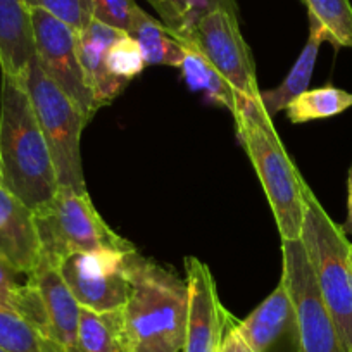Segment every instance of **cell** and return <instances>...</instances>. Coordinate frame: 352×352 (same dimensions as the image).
Wrapping results in <instances>:
<instances>
[{"label": "cell", "mask_w": 352, "mask_h": 352, "mask_svg": "<svg viewBox=\"0 0 352 352\" xmlns=\"http://www.w3.org/2000/svg\"><path fill=\"white\" fill-rule=\"evenodd\" d=\"M0 184L30 209L43 208L59 190L56 168L23 78L2 73Z\"/></svg>", "instance_id": "1"}, {"label": "cell", "mask_w": 352, "mask_h": 352, "mask_svg": "<svg viewBox=\"0 0 352 352\" xmlns=\"http://www.w3.org/2000/svg\"><path fill=\"white\" fill-rule=\"evenodd\" d=\"M123 307L130 352H180L187 324V283L135 250Z\"/></svg>", "instance_id": "2"}, {"label": "cell", "mask_w": 352, "mask_h": 352, "mask_svg": "<svg viewBox=\"0 0 352 352\" xmlns=\"http://www.w3.org/2000/svg\"><path fill=\"white\" fill-rule=\"evenodd\" d=\"M233 118L240 142L268 197L280 236L282 240L300 239L309 187L280 142L273 120L264 113L259 100L243 96Z\"/></svg>", "instance_id": "3"}, {"label": "cell", "mask_w": 352, "mask_h": 352, "mask_svg": "<svg viewBox=\"0 0 352 352\" xmlns=\"http://www.w3.org/2000/svg\"><path fill=\"white\" fill-rule=\"evenodd\" d=\"M300 242L342 342L352 352V243L311 188L306 194Z\"/></svg>", "instance_id": "4"}, {"label": "cell", "mask_w": 352, "mask_h": 352, "mask_svg": "<svg viewBox=\"0 0 352 352\" xmlns=\"http://www.w3.org/2000/svg\"><path fill=\"white\" fill-rule=\"evenodd\" d=\"M42 257L59 266L74 252H130L133 243L118 235L102 219L88 192L59 187L52 201L35 211Z\"/></svg>", "instance_id": "5"}, {"label": "cell", "mask_w": 352, "mask_h": 352, "mask_svg": "<svg viewBox=\"0 0 352 352\" xmlns=\"http://www.w3.org/2000/svg\"><path fill=\"white\" fill-rule=\"evenodd\" d=\"M25 85L49 145L59 187L85 194L87 184L81 162V131L88 124L87 120L69 97L47 76L36 56L30 60Z\"/></svg>", "instance_id": "6"}, {"label": "cell", "mask_w": 352, "mask_h": 352, "mask_svg": "<svg viewBox=\"0 0 352 352\" xmlns=\"http://www.w3.org/2000/svg\"><path fill=\"white\" fill-rule=\"evenodd\" d=\"M282 282L289 289L296 314L299 352H347L333 318L321 297L300 239L282 240Z\"/></svg>", "instance_id": "7"}, {"label": "cell", "mask_w": 352, "mask_h": 352, "mask_svg": "<svg viewBox=\"0 0 352 352\" xmlns=\"http://www.w3.org/2000/svg\"><path fill=\"white\" fill-rule=\"evenodd\" d=\"M30 16L40 66L90 123L100 106L81 64L78 33L42 9L30 8Z\"/></svg>", "instance_id": "8"}, {"label": "cell", "mask_w": 352, "mask_h": 352, "mask_svg": "<svg viewBox=\"0 0 352 352\" xmlns=\"http://www.w3.org/2000/svg\"><path fill=\"white\" fill-rule=\"evenodd\" d=\"M130 252H74L59 263L64 282L78 304L94 311L123 309L130 297Z\"/></svg>", "instance_id": "9"}, {"label": "cell", "mask_w": 352, "mask_h": 352, "mask_svg": "<svg viewBox=\"0 0 352 352\" xmlns=\"http://www.w3.org/2000/svg\"><path fill=\"white\" fill-rule=\"evenodd\" d=\"M185 42L194 43L240 96L259 100L256 64L240 32L239 14L226 9L208 12Z\"/></svg>", "instance_id": "10"}, {"label": "cell", "mask_w": 352, "mask_h": 352, "mask_svg": "<svg viewBox=\"0 0 352 352\" xmlns=\"http://www.w3.org/2000/svg\"><path fill=\"white\" fill-rule=\"evenodd\" d=\"M185 273L188 300L184 352H219L232 314L219 300L208 264L197 257H187Z\"/></svg>", "instance_id": "11"}, {"label": "cell", "mask_w": 352, "mask_h": 352, "mask_svg": "<svg viewBox=\"0 0 352 352\" xmlns=\"http://www.w3.org/2000/svg\"><path fill=\"white\" fill-rule=\"evenodd\" d=\"M0 257L18 275L30 276L42 261L35 211L0 184Z\"/></svg>", "instance_id": "12"}, {"label": "cell", "mask_w": 352, "mask_h": 352, "mask_svg": "<svg viewBox=\"0 0 352 352\" xmlns=\"http://www.w3.org/2000/svg\"><path fill=\"white\" fill-rule=\"evenodd\" d=\"M28 282L35 285L42 299L49 340L63 349L76 347L80 304L64 282L59 266L42 257L35 272L28 276Z\"/></svg>", "instance_id": "13"}, {"label": "cell", "mask_w": 352, "mask_h": 352, "mask_svg": "<svg viewBox=\"0 0 352 352\" xmlns=\"http://www.w3.org/2000/svg\"><path fill=\"white\" fill-rule=\"evenodd\" d=\"M124 32L92 19L90 25L78 33V52L87 73L88 83L100 107L111 104L128 85V81L114 76L107 66V52Z\"/></svg>", "instance_id": "14"}, {"label": "cell", "mask_w": 352, "mask_h": 352, "mask_svg": "<svg viewBox=\"0 0 352 352\" xmlns=\"http://www.w3.org/2000/svg\"><path fill=\"white\" fill-rule=\"evenodd\" d=\"M30 8L25 0H0V69L23 78L35 57Z\"/></svg>", "instance_id": "15"}, {"label": "cell", "mask_w": 352, "mask_h": 352, "mask_svg": "<svg viewBox=\"0 0 352 352\" xmlns=\"http://www.w3.org/2000/svg\"><path fill=\"white\" fill-rule=\"evenodd\" d=\"M290 327H296V314L292 297L283 282L245 320L236 321V328L254 352L272 351Z\"/></svg>", "instance_id": "16"}, {"label": "cell", "mask_w": 352, "mask_h": 352, "mask_svg": "<svg viewBox=\"0 0 352 352\" xmlns=\"http://www.w3.org/2000/svg\"><path fill=\"white\" fill-rule=\"evenodd\" d=\"M327 40V33L321 28L316 19L309 18V36L304 45L302 52L297 57L296 64L292 66L290 73L287 74L285 80L273 90H264L259 92V104L264 109V113L270 118H275L276 114L287 109L290 102L306 92L309 87L311 76H313L314 66H316L318 54H320L321 43Z\"/></svg>", "instance_id": "17"}, {"label": "cell", "mask_w": 352, "mask_h": 352, "mask_svg": "<svg viewBox=\"0 0 352 352\" xmlns=\"http://www.w3.org/2000/svg\"><path fill=\"white\" fill-rule=\"evenodd\" d=\"M128 35L138 43L147 64L180 67L185 56V43L140 6L135 8Z\"/></svg>", "instance_id": "18"}, {"label": "cell", "mask_w": 352, "mask_h": 352, "mask_svg": "<svg viewBox=\"0 0 352 352\" xmlns=\"http://www.w3.org/2000/svg\"><path fill=\"white\" fill-rule=\"evenodd\" d=\"M76 347L81 352H130L123 309L100 313L80 306Z\"/></svg>", "instance_id": "19"}, {"label": "cell", "mask_w": 352, "mask_h": 352, "mask_svg": "<svg viewBox=\"0 0 352 352\" xmlns=\"http://www.w3.org/2000/svg\"><path fill=\"white\" fill-rule=\"evenodd\" d=\"M185 43V56L180 64L182 76L185 83L194 92H202L209 100L219 104L230 113L235 114L239 109L240 94L214 69L204 54L190 42Z\"/></svg>", "instance_id": "20"}, {"label": "cell", "mask_w": 352, "mask_h": 352, "mask_svg": "<svg viewBox=\"0 0 352 352\" xmlns=\"http://www.w3.org/2000/svg\"><path fill=\"white\" fill-rule=\"evenodd\" d=\"M161 16V23L182 42L190 36L201 18L214 9H226L239 14L236 0H147Z\"/></svg>", "instance_id": "21"}, {"label": "cell", "mask_w": 352, "mask_h": 352, "mask_svg": "<svg viewBox=\"0 0 352 352\" xmlns=\"http://www.w3.org/2000/svg\"><path fill=\"white\" fill-rule=\"evenodd\" d=\"M351 107L352 92L333 87V85H324V87L313 88V90L307 88L306 92L297 96L287 106L285 111L290 123L300 124L338 116Z\"/></svg>", "instance_id": "22"}, {"label": "cell", "mask_w": 352, "mask_h": 352, "mask_svg": "<svg viewBox=\"0 0 352 352\" xmlns=\"http://www.w3.org/2000/svg\"><path fill=\"white\" fill-rule=\"evenodd\" d=\"M307 16L316 19L335 47H352V4L351 0H300Z\"/></svg>", "instance_id": "23"}, {"label": "cell", "mask_w": 352, "mask_h": 352, "mask_svg": "<svg viewBox=\"0 0 352 352\" xmlns=\"http://www.w3.org/2000/svg\"><path fill=\"white\" fill-rule=\"evenodd\" d=\"M49 340L18 313L0 307V347L9 352H47Z\"/></svg>", "instance_id": "24"}, {"label": "cell", "mask_w": 352, "mask_h": 352, "mask_svg": "<svg viewBox=\"0 0 352 352\" xmlns=\"http://www.w3.org/2000/svg\"><path fill=\"white\" fill-rule=\"evenodd\" d=\"M28 8L42 9L81 33L94 19L92 0H25Z\"/></svg>", "instance_id": "25"}, {"label": "cell", "mask_w": 352, "mask_h": 352, "mask_svg": "<svg viewBox=\"0 0 352 352\" xmlns=\"http://www.w3.org/2000/svg\"><path fill=\"white\" fill-rule=\"evenodd\" d=\"M107 66L114 76L124 81L133 80L147 66L138 43L128 33L116 40L107 52Z\"/></svg>", "instance_id": "26"}, {"label": "cell", "mask_w": 352, "mask_h": 352, "mask_svg": "<svg viewBox=\"0 0 352 352\" xmlns=\"http://www.w3.org/2000/svg\"><path fill=\"white\" fill-rule=\"evenodd\" d=\"M137 6L135 0H92L94 19L128 33Z\"/></svg>", "instance_id": "27"}, {"label": "cell", "mask_w": 352, "mask_h": 352, "mask_svg": "<svg viewBox=\"0 0 352 352\" xmlns=\"http://www.w3.org/2000/svg\"><path fill=\"white\" fill-rule=\"evenodd\" d=\"M16 275L18 273L0 257V307H6V309H11L19 314L25 285H19L16 282Z\"/></svg>", "instance_id": "28"}, {"label": "cell", "mask_w": 352, "mask_h": 352, "mask_svg": "<svg viewBox=\"0 0 352 352\" xmlns=\"http://www.w3.org/2000/svg\"><path fill=\"white\" fill-rule=\"evenodd\" d=\"M219 352H254L250 345L245 342V338L242 337L239 328H236V320L233 316L228 321L225 338H223L221 344V351Z\"/></svg>", "instance_id": "29"}, {"label": "cell", "mask_w": 352, "mask_h": 352, "mask_svg": "<svg viewBox=\"0 0 352 352\" xmlns=\"http://www.w3.org/2000/svg\"><path fill=\"white\" fill-rule=\"evenodd\" d=\"M342 228H344L345 233L352 235V164L347 173V221Z\"/></svg>", "instance_id": "30"}, {"label": "cell", "mask_w": 352, "mask_h": 352, "mask_svg": "<svg viewBox=\"0 0 352 352\" xmlns=\"http://www.w3.org/2000/svg\"><path fill=\"white\" fill-rule=\"evenodd\" d=\"M64 352H81V351L78 347H67V349H64Z\"/></svg>", "instance_id": "31"}, {"label": "cell", "mask_w": 352, "mask_h": 352, "mask_svg": "<svg viewBox=\"0 0 352 352\" xmlns=\"http://www.w3.org/2000/svg\"><path fill=\"white\" fill-rule=\"evenodd\" d=\"M0 352H9V351H6V349H2V347H0Z\"/></svg>", "instance_id": "32"}, {"label": "cell", "mask_w": 352, "mask_h": 352, "mask_svg": "<svg viewBox=\"0 0 352 352\" xmlns=\"http://www.w3.org/2000/svg\"><path fill=\"white\" fill-rule=\"evenodd\" d=\"M59 352H64V349H63V351H59Z\"/></svg>", "instance_id": "33"}]
</instances>
